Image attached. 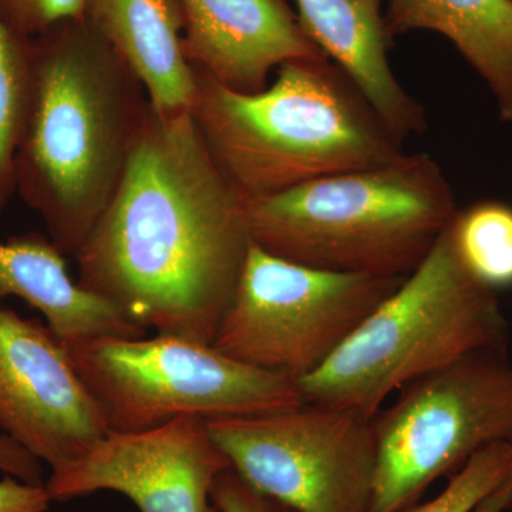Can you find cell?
<instances>
[{
	"label": "cell",
	"mask_w": 512,
	"mask_h": 512,
	"mask_svg": "<svg viewBox=\"0 0 512 512\" xmlns=\"http://www.w3.org/2000/svg\"><path fill=\"white\" fill-rule=\"evenodd\" d=\"M232 468L296 512H373V419L306 402L278 412L205 421Z\"/></svg>",
	"instance_id": "9c48e42d"
},
{
	"label": "cell",
	"mask_w": 512,
	"mask_h": 512,
	"mask_svg": "<svg viewBox=\"0 0 512 512\" xmlns=\"http://www.w3.org/2000/svg\"><path fill=\"white\" fill-rule=\"evenodd\" d=\"M384 22L392 40L414 30L446 37L512 123V0H386Z\"/></svg>",
	"instance_id": "2e32d148"
},
{
	"label": "cell",
	"mask_w": 512,
	"mask_h": 512,
	"mask_svg": "<svg viewBox=\"0 0 512 512\" xmlns=\"http://www.w3.org/2000/svg\"><path fill=\"white\" fill-rule=\"evenodd\" d=\"M232 467L205 421L177 419L154 429L109 431L83 456L52 470V501L116 491L141 512H220L215 481Z\"/></svg>",
	"instance_id": "30bf717a"
},
{
	"label": "cell",
	"mask_w": 512,
	"mask_h": 512,
	"mask_svg": "<svg viewBox=\"0 0 512 512\" xmlns=\"http://www.w3.org/2000/svg\"><path fill=\"white\" fill-rule=\"evenodd\" d=\"M111 431H141L177 419L212 421L289 409L301 384L232 359L211 343L173 333L63 343Z\"/></svg>",
	"instance_id": "8992f818"
},
{
	"label": "cell",
	"mask_w": 512,
	"mask_h": 512,
	"mask_svg": "<svg viewBox=\"0 0 512 512\" xmlns=\"http://www.w3.org/2000/svg\"><path fill=\"white\" fill-rule=\"evenodd\" d=\"M0 471L26 484L45 485L42 461L3 433L0 434Z\"/></svg>",
	"instance_id": "603a6c76"
},
{
	"label": "cell",
	"mask_w": 512,
	"mask_h": 512,
	"mask_svg": "<svg viewBox=\"0 0 512 512\" xmlns=\"http://www.w3.org/2000/svg\"><path fill=\"white\" fill-rule=\"evenodd\" d=\"M30 82V40L16 35L0 19V214L16 194L15 156L28 111Z\"/></svg>",
	"instance_id": "ac0fdd59"
},
{
	"label": "cell",
	"mask_w": 512,
	"mask_h": 512,
	"mask_svg": "<svg viewBox=\"0 0 512 512\" xmlns=\"http://www.w3.org/2000/svg\"><path fill=\"white\" fill-rule=\"evenodd\" d=\"M252 245L248 201L191 111L150 104L119 187L74 254L77 284L143 329L212 345Z\"/></svg>",
	"instance_id": "6da1fadb"
},
{
	"label": "cell",
	"mask_w": 512,
	"mask_h": 512,
	"mask_svg": "<svg viewBox=\"0 0 512 512\" xmlns=\"http://www.w3.org/2000/svg\"><path fill=\"white\" fill-rule=\"evenodd\" d=\"M30 67L16 194L74 256L119 187L150 103L86 18L30 40Z\"/></svg>",
	"instance_id": "7a4b0ae2"
},
{
	"label": "cell",
	"mask_w": 512,
	"mask_h": 512,
	"mask_svg": "<svg viewBox=\"0 0 512 512\" xmlns=\"http://www.w3.org/2000/svg\"><path fill=\"white\" fill-rule=\"evenodd\" d=\"M512 476V443L483 448L448 478L447 487L433 500L400 512H473L478 504Z\"/></svg>",
	"instance_id": "d6986e66"
},
{
	"label": "cell",
	"mask_w": 512,
	"mask_h": 512,
	"mask_svg": "<svg viewBox=\"0 0 512 512\" xmlns=\"http://www.w3.org/2000/svg\"><path fill=\"white\" fill-rule=\"evenodd\" d=\"M0 430L52 470L83 456L110 431L55 333L2 305Z\"/></svg>",
	"instance_id": "8fae6325"
},
{
	"label": "cell",
	"mask_w": 512,
	"mask_h": 512,
	"mask_svg": "<svg viewBox=\"0 0 512 512\" xmlns=\"http://www.w3.org/2000/svg\"><path fill=\"white\" fill-rule=\"evenodd\" d=\"M463 264L493 291L512 288V207L480 201L457 210L447 225Z\"/></svg>",
	"instance_id": "e0dca14e"
},
{
	"label": "cell",
	"mask_w": 512,
	"mask_h": 512,
	"mask_svg": "<svg viewBox=\"0 0 512 512\" xmlns=\"http://www.w3.org/2000/svg\"><path fill=\"white\" fill-rule=\"evenodd\" d=\"M512 511V476L508 477L497 490L493 491L477 505L473 512H510Z\"/></svg>",
	"instance_id": "cb8c5ba5"
},
{
	"label": "cell",
	"mask_w": 512,
	"mask_h": 512,
	"mask_svg": "<svg viewBox=\"0 0 512 512\" xmlns=\"http://www.w3.org/2000/svg\"><path fill=\"white\" fill-rule=\"evenodd\" d=\"M194 69L242 93L261 92L282 64L323 59L288 0H180Z\"/></svg>",
	"instance_id": "7c38bea8"
},
{
	"label": "cell",
	"mask_w": 512,
	"mask_h": 512,
	"mask_svg": "<svg viewBox=\"0 0 512 512\" xmlns=\"http://www.w3.org/2000/svg\"><path fill=\"white\" fill-rule=\"evenodd\" d=\"M86 19L143 84L153 109L192 110L197 73L185 55L180 0H89Z\"/></svg>",
	"instance_id": "5bb4252c"
},
{
	"label": "cell",
	"mask_w": 512,
	"mask_h": 512,
	"mask_svg": "<svg viewBox=\"0 0 512 512\" xmlns=\"http://www.w3.org/2000/svg\"><path fill=\"white\" fill-rule=\"evenodd\" d=\"M508 343L510 323L497 292L468 271L446 227L419 268L299 384L306 402L373 419L413 380Z\"/></svg>",
	"instance_id": "5b68a950"
},
{
	"label": "cell",
	"mask_w": 512,
	"mask_h": 512,
	"mask_svg": "<svg viewBox=\"0 0 512 512\" xmlns=\"http://www.w3.org/2000/svg\"><path fill=\"white\" fill-rule=\"evenodd\" d=\"M406 278L323 271L254 244L212 346L245 365L301 380L325 365Z\"/></svg>",
	"instance_id": "ba28073f"
},
{
	"label": "cell",
	"mask_w": 512,
	"mask_h": 512,
	"mask_svg": "<svg viewBox=\"0 0 512 512\" xmlns=\"http://www.w3.org/2000/svg\"><path fill=\"white\" fill-rule=\"evenodd\" d=\"M212 500L220 512H296L275 498L259 493L232 467L218 476Z\"/></svg>",
	"instance_id": "44dd1931"
},
{
	"label": "cell",
	"mask_w": 512,
	"mask_h": 512,
	"mask_svg": "<svg viewBox=\"0 0 512 512\" xmlns=\"http://www.w3.org/2000/svg\"><path fill=\"white\" fill-rule=\"evenodd\" d=\"M89 0H0V19L16 35L36 39L66 22L86 18Z\"/></svg>",
	"instance_id": "ffe728a7"
},
{
	"label": "cell",
	"mask_w": 512,
	"mask_h": 512,
	"mask_svg": "<svg viewBox=\"0 0 512 512\" xmlns=\"http://www.w3.org/2000/svg\"><path fill=\"white\" fill-rule=\"evenodd\" d=\"M373 417L377 448L373 512L419 503L494 443H512L508 348L483 349L419 377Z\"/></svg>",
	"instance_id": "52a82bcc"
},
{
	"label": "cell",
	"mask_w": 512,
	"mask_h": 512,
	"mask_svg": "<svg viewBox=\"0 0 512 512\" xmlns=\"http://www.w3.org/2000/svg\"><path fill=\"white\" fill-rule=\"evenodd\" d=\"M50 501L45 485L26 484L10 476L0 481V512H46Z\"/></svg>",
	"instance_id": "7402d4cb"
},
{
	"label": "cell",
	"mask_w": 512,
	"mask_h": 512,
	"mask_svg": "<svg viewBox=\"0 0 512 512\" xmlns=\"http://www.w3.org/2000/svg\"><path fill=\"white\" fill-rule=\"evenodd\" d=\"M195 73L192 116L222 174L247 201L406 154L403 141L328 57L282 64L274 83L255 93Z\"/></svg>",
	"instance_id": "3957f363"
},
{
	"label": "cell",
	"mask_w": 512,
	"mask_h": 512,
	"mask_svg": "<svg viewBox=\"0 0 512 512\" xmlns=\"http://www.w3.org/2000/svg\"><path fill=\"white\" fill-rule=\"evenodd\" d=\"M303 32L338 64L400 140L426 131L423 106L393 73L386 0H295Z\"/></svg>",
	"instance_id": "4fadbf2b"
},
{
	"label": "cell",
	"mask_w": 512,
	"mask_h": 512,
	"mask_svg": "<svg viewBox=\"0 0 512 512\" xmlns=\"http://www.w3.org/2000/svg\"><path fill=\"white\" fill-rule=\"evenodd\" d=\"M458 210L429 154L316 178L248 201L249 231L268 254L339 274L409 276Z\"/></svg>",
	"instance_id": "277c9868"
},
{
	"label": "cell",
	"mask_w": 512,
	"mask_h": 512,
	"mask_svg": "<svg viewBox=\"0 0 512 512\" xmlns=\"http://www.w3.org/2000/svg\"><path fill=\"white\" fill-rule=\"evenodd\" d=\"M9 296L42 313L62 343L146 336L117 306L74 282L62 252L36 232L0 242V301Z\"/></svg>",
	"instance_id": "9a60e30c"
}]
</instances>
